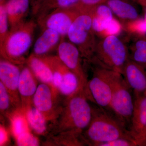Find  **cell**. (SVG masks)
<instances>
[{"label":"cell","mask_w":146,"mask_h":146,"mask_svg":"<svg viewBox=\"0 0 146 146\" xmlns=\"http://www.w3.org/2000/svg\"><path fill=\"white\" fill-rule=\"evenodd\" d=\"M55 91L56 90L49 84L41 83L38 85L33 96V106L48 121L57 119L60 113L56 108Z\"/></svg>","instance_id":"cell-10"},{"label":"cell","mask_w":146,"mask_h":146,"mask_svg":"<svg viewBox=\"0 0 146 146\" xmlns=\"http://www.w3.org/2000/svg\"><path fill=\"white\" fill-rule=\"evenodd\" d=\"M30 5V0H9L5 3L11 29L25 22Z\"/></svg>","instance_id":"cell-16"},{"label":"cell","mask_w":146,"mask_h":146,"mask_svg":"<svg viewBox=\"0 0 146 146\" xmlns=\"http://www.w3.org/2000/svg\"><path fill=\"white\" fill-rule=\"evenodd\" d=\"M5 0H0V3L2 2L3 1H4Z\"/></svg>","instance_id":"cell-35"},{"label":"cell","mask_w":146,"mask_h":146,"mask_svg":"<svg viewBox=\"0 0 146 146\" xmlns=\"http://www.w3.org/2000/svg\"><path fill=\"white\" fill-rule=\"evenodd\" d=\"M122 29V27L121 24L119 21L113 18L108 24L103 35L105 36L109 35H117L121 31Z\"/></svg>","instance_id":"cell-29"},{"label":"cell","mask_w":146,"mask_h":146,"mask_svg":"<svg viewBox=\"0 0 146 146\" xmlns=\"http://www.w3.org/2000/svg\"><path fill=\"white\" fill-rule=\"evenodd\" d=\"M104 70L112 89L108 111H111L129 130L134 106L132 91L121 74L107 68H105Z\"/></svg>","instance_id":"cell-4"},{"label":"cell","mask_w":146,"mask_h":146,"mask_svg":"<svg viewBox=\"0 0 146 146\" xmlns=\"http://www.w3.org/2000/svg\"><path fill=\"white\" fill-rule=\"evenodd\" d=\"M66 99L65 107L58 116V131L82 134L91 122L93 113L85 89H80Z\"/></svg>","instance_id":"cell-2"},{"label":"cell","mask_w":146,"mask_h":146,"mask_svg":"<svg viewBox=\"0 0 146 146\" xmlns=\"http://www.w3.org/2000/svg\"><path fill=\"white\" fill-rule=\"evenodd\" d=\"M36 26V23L31 20L11 29L0 44L3 58L16 65L23 64L25 61L24 55L31 46Z\"/></svg>","instance_id":"cell-3"},{"label":"cell","mask_w":146,"mask_h":146,"mask_svg":"<svg viewBox=\"0 0 146 146\" xmlns=\"http://www.w3.org/2000/svg\"><path fill=\"white\" fill-rule=\"evenodd\" d=\"M28 66L37 79L42 83L52 86L53 75L51 70L40 56L33 53L26 60Z\"/></svg>","instance_id":"cell-17"},{"label":"cell","mask_w":146,"mask_h":146,"mask_svg":"<svg viewBox=\"0 0 146 146\" xmlns=\"http://www.w3.org/2000/svg\"><path fill=\"white\" fill-rule=\"evenodd\" d=\"M16 139L18 146H36L39 145L38 139L30 131L22 133L16 137Z\"/></svg>","instance_id":"cell-27"},{"label":"cell","mask_w":146,"mask_h":146,"mask_svg":"<svg viewBox=\"0 0 146 146\" xmlns=\"http://www.w3.org/2000/svg\"><path fill=\"white\" fill-rule=\"evenodd\" d=\"M12 105L14 106L8 91L3 83L0 82V110L1 113L3 114L9 113Z\"/></svg>","instance_id":"cell-26"},{"label":"cell","mask_w":146,"mask_h":146,"mask_svg":"<svg viewBox=\"0 0 146 146\" xmlns=\"http://www.w3.org/2000/svg\"><path fill=\"white\" fill-rule=\"evenodd\" d=\"M11 125L12 133L16 138L22 133L29 131V124L25 114L14 113L11 117Z\"/></svg>","instance_id":"cell-23"},{"label":"cell","mask_w":146,"mask_h":146,"mask_svg":"<svg viewBox=\"0 0 146 146\" xmlns=\"http://www.w3.org/2000/svg\"><path fill=\"white\" fill-rule=\"evenodd\" d=\"M134 106L130 130L136 141L146 136V93L133 96Z\"/></svg>","instance_id":"cell-13"},{"label":"cell","mask_w":146,"mask_h":146,"mask_svg":"<svg viewBox=\"0 0 146 146\" xmlns=\"http://www.w3.org/2000/svg\"><path fill=\"white\" fill-rule=\"evenodd\" d=\"M124 79L133 92V96L146 93V72L129 58L122 73Z\"/></svg>","instance_id":"cell-12"},{"label":"cell","mask_w":146,"mask_h":146,"mask_svg":"<svg viewBox=\"0 0 146 146\" xmlns=\"http://www.w3.org/2000/svg\"><path fill=\"white\" fill-rule=\"evenodd\" d=\"M144 19L146 23V8H144Z\"/></svg>","instance_id":"cell-34"},{"label":"cell","mask_w":146,"mask_h":146,"mask_svg":"<svg viewBox=\"0 0 146 146\" xmlns=\"http://www.w3.org/2000/svg\"><path fill=\"white\" fill-rule=\"evenodd\" d=\"M98 146H137L133 138H120L99 144Z\"/></svg>","instance_id":"cell-28"},{"label":"cell","mask_w":146,"mask_h":146,"mask_svg":"<svg viewBox=\"0 0 146 146\" xmlns=\"http://www.w3.org/2000/svg\"><path fill=\"white\" fill-rule=\"evenodd\" d=\"M62 38V36L55 31L50 29H44L35 43L33 54L38 56L46 55L58 48Z\"/></svg>","instance_id":"cell-15"},{"label":"cell","mask_w":146,"mask_h":146,"mask_svg":"<svg viewBox=\"0 0 146 146\" xmlns=\"http://www.w3.org/2000/svg\"><path fill=\"white\" fill-rule=\"evenodd\" d=\"M113 14L107 4L97 7L93 13L92 21V27L96 35H103L108 24L114 18Z\"/></svg>","instance_id":"cell-20"},{"label":"cell","mask_w":146,"mask_h":146,"mask_svg":"<svg viewBox=\"0 0 146 146\" xmlns=\"http://www.w3.org/2000/svg\"><path fill=\"white\" fill-rule=\"evenodd\" d=\"M36 79L28 66L24 67L21 70L18 89L24 112L33 104V96L38 87Z\"/></svg>","instance_id":"cell-14"},{"label":"cell","mask_w":146,"mask_h":146,"mask_svg":"<svg viewBox=\"0 0 146 146\" xmlns=\"http://www.w3.org/2000/svg\"><path fill=\"white\" fill-rule=\"evenodd\" d=\"M0 3V44H1L8 34L9 32L8 26L9 24L5 8V1Z\"/></svg>","instance_id":"cell-25"},{"label":"cell","mask_w":146,"mask_h":146,"mask_svg":"<svg viewBox=\"0 0 146 146\" xmlns=\"http://www.w3.org/2000/svg\"><path fill=\"white\" fill-rule=\"evenodd\" d=\"M8 136L5 129L1 125L0 128V145L3 146L7 142Z\"/></svg>","instance_id":"cell-31"},{"label":"cell","mask_w":146,"mask_h":146,"mask_svg":"<svg viewBox=\"0 0 146 146\" xmlns=\"http://www.w3.org/2000/svg\"><path fill=\"white\" fill-rule=\"evenodd\" d=\"M85 88L88 99L97 106L109 110L112 97V89L105 73L104 68L98 65Z\"/></svg>","instance_id":"cell-7"},{"label":"cell","mask_w":146,"mask_h":146,"mask_svg":"<svg viewBox=\"0 0 146 146\" xmlns=\"http://www.w3.org/2000/svg\"><path fill=\"white\" fill-rule=\"evenodd\" d=\"M92 109L91 122L82 133L86 144L98 146L118 138H134L130 131L109 111L98 106Z\"/></svg>","instance_id":"cell-1"},{"label":"cell","mask_w":146,"mask_h":146,"mask_svg":"<svg viewBox=\"0 0 146 146\" xmlns=\"http://www.w3.org/2000/svg\"><path fill=\"white\" fill-rule=\"evenodd\" d=\"M79 0H50L39 10L38 18L44 16L50 11L56 9L69 8L75 7Z\"/></svg>","instance_id":"cell-22"},{"label":"cell","mask_w":146,"mask_h":146,"mask_svg":"<svg viewBox=\"0 0 146 146\" xmlns=\"http://www.w3.org/2000/svg\"><path fill=\"white\" fill-rule=\"evenodd\" d=\"M129 58L128 48L117 35L105 36L97 43L92 61L121 74Z\"/></svg>","instance_id":"cell-5"},{"label":"cell","mask_w":146,"mask_h":146,"mask_svg":"<svg viewBox=\"0 0 146 146\" xmlns=\"http://www.w3.org/2000/svg\"><path fill=\"white\" fill-rule=\"evenodd\" d=\"M138 2L144 8H146V0H137Z\"/></svg>","instance_id":"cell-33"},{"label":"cell","mask_w":146,"mask_h":146,"mask_svg":"<svg viewBox=\"0 0 146 146\" xmlns=\"http://www.w3.org/2000/svg\"><path fill=\"white\" fill-rule=\"evenodd\" d=\"M108 0H79L75 7L80 13L93 14L98 6L107 2Z\"/></svg>","instance_id":"cell-24"},{"label":"cell","mask_w":146,"mask_h":146,"mask_svg":"<svg viewBox=\"0 0 146 146\" xmlns=\"http://www.w3.org/2000/svg\"><path fill=\"white\" fill-rule=\"evenodd\" d=\"M93 14L80 13L72 24L68 35L70 42L78 49L81 57L93 60L97 43L92 27Z\"/></svg>","instance_id":"cell-6"},{"label":"cell","mask_w":146,"mask_h":146,"mask_svg":"<svg viewBox=\"0 0 146 146\" xmlns=\"http://www.w3.org/2000/svg\"><path fill=\"white\" fill-rule=\"evenodd\" d=\"M129 46V58L146 72V35H133Z\"/></svg>","instance_id":"cell-19"},{"label":"cell","mask_w":146,"mask_h":146,"mask_svg":"<svg viewBox=\"0 0 146 146\" xmlns=\"http://www.w3.org/2000/svg\"><path fill=\"white\" fill-rule=\"evenodd\" d=\"M50 0H30L32 13L34 15H37L41 9Z\"/></svg>","instance_id":"cell-30"},{"label":"cell","mask_w":146,"mask_h":146,"mask_svg":"<svg viewBox=\"0 0 146 146\" xmlns=\"http://www.w3.org/2000/svg\"><path fill=\"white\" fill-rule=\"evenodd\" d=\"M25 112L29 126L35 133L42 135L46 133L48 121L39 110L31 106Z\"/></svg>","instance_id":"cell-21"},{"label":"cell","mask_w":146,"mask_h":146,"mask_svg":"<svg viewBox=\"0 0 146 146\" xmlns=\"http://www.w3.org/2000/svg\"><path fill=\"white\" fill-rule=\"evenodd\" d=\"M58 56L77 77L81 86L86 88L87 77L81 62V56L77 47L72 42L61 40L57 48Z\"/></svg>","instance_id":"cell-9"},{"label":"cell","mask_w":146,"mask_h":146,"mask_svg":"<svg viewBox=\"0 0 146 146\" xmlns=\"http://www.w3.org/2000/svg\"><path fill=\"white\" fill-rule=\"evenodd\" d=\"M21 71L16 64L3 58L1 59V82L8 91L15 107H18L21 105L18 89Z\"/></svg>","instance_id":"cell-11"},{"label":"cell","mask_w":146,"mask_h":146,"mask_svg":"<svg viewBox=\"0 0 146 146\" xmlns=\"http://www.w3.org/2000/svg\"><path fill=\"white\" fill-rule=\"evenodd\" d=\"M106 4L113 13L125 24L140 18L135 7L125 1L108 0Z\"/></svg>","instance_id":"cell-18"},{"label":"cell","mask_w":146,"mask_h":146,"mask_svg":"<svg viewBox=\"0 0 146 146\" xmlns=\"http://www.w3.org/2000/svg\"><path fill=\"white\" fill-rule=\"evenodd\" d=\"M136 142L137 146H146V136Z\"/></svg>","instance_id":"cell-32"},{"label":"cell","mask_w":146,"mask_h":146,"mask_svg":"<svg viewBox=\"0 0 146 146\" xmlns=\"http://www.w3.org/2000/svg\"><path fill=\"white\" fill-rule=\"evenodd\" d=\"M79 12L75 7L56 9L38 18V23L44 29H50L62 37L67 36L69 29Z\"/></svg>","instance_id":"cell-8"}]
</instances>
